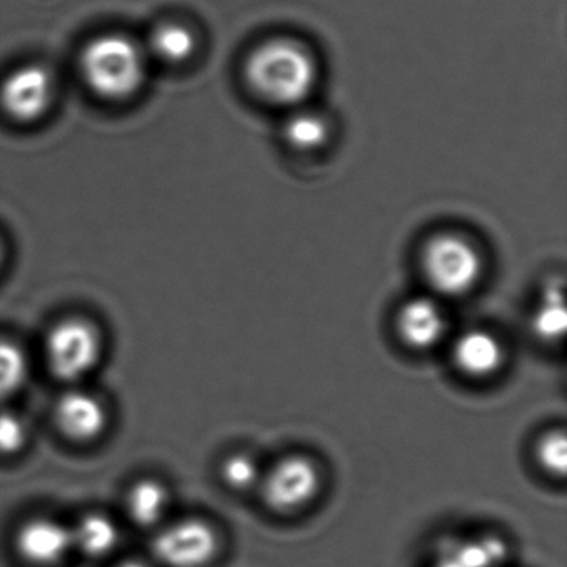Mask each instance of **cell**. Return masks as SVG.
I'll list each match as a JSON object with an SVG mask.
<instances>
[{"label": "cell", "mask_w": 567, "mask_h": 567, "mask_svg": "<svg viewBox=\"0 0 567 567\" xmlns=\"http://www.w3.org/2000/svg\"><path fill=\"white\" fill-rule=\"evenodd\" d=\"M28 426L14 411H0V454L14 456L28 444Z\"/></svg>", "instance_id": "21"}, {"label": "cell", "mask_w": 567, "mask_h": 567, "mask_svg": "<svg viewBox=\"0 0 567 567\" xmlns=\"http://www.w3.org/2000/svg\"><path fill=\"white\" fill-rule=\"evenodd\" d=\"M144 49L148 61L154 59L165 65H182L194 58L197 38L190 28L181 22H164L152 31Z\"/></svg>", "instance_id": "13"}, {"label": "cell", "mask_w": 567, "mask_h": 567, "mask_svg": "<svg viewBox=\"0 0 567 567\" xmlns=\"http://www.w3.org/2000/svg\"><path fill=\"white\" fill-rule=\"evenodd\" d=\"M221 477L231 489L247 491L260 483V467L250 454H230L221 464Z\"/></svg>", "instance_id": "19"}, {"label": "cell", "mask_w": 567, "mask_h": 567, "mask_svg": "<svg viewBox=\"0 0 567 567\" xmlns=\"http://www.w3.org/2000/svg\"><path fill=\"white\" fill-rule=\"evenodd\" d=\"M421 261L427 284L446 297L470 293L483 275V257L476 245L456 231L431 237L424 244Z\"/></svg>", "instance_id": "3"}, {"label": "cell", "mask_w": 567, "mask_h": 567, "mask_svg": "<svg viewBox=\"0 0 567 567\" xmlns=\"http://www.w3.org/2000/svg\"><path fill=\"white\" fill-rule=\"evenodd\" d=\"M251 94L271 107H303L320 84V64L307 42L275 35L251 49L244 65Z\"/></svg>", "instance_id": "1"}, {"label": "cell", "mask_w": 567, "mask_h": 567, "mask_svg": "<svg viewBox=\"0 0 567 567\" xmlns=\"http://www.w3.org/2000/svg\"><path fill=\"white\" fill-rule=\"evenodd\" d=\"M443 553L461 567H499L506 560L507 546L501 537L480 536L473 539L451 540Z\"/></svg>", "instance_id": "17"}, {"label": "cell", "mask_w": 567, "mask_h": 567, "mask_svg": "<svg viewBox=\"0 0 567 567\" xmlns=\"http://www.w3.org/2000/svg\"><path fill=\"white\" fill-rule=\"evenodd\" d=\"M72 543L85 556H105L117 546V524L105 514H85L75 527H72Z\"/></svg>", "instance_id": "16"}, {"label": "cell", "mask_w": 567, "mask_h": 567, "mask_svg": "<svg viewBox=\"0 0 567 567\" xmlns=\"http://www.w3.org/2000/svg\"><path fill=\"white\" fill-rule=\"evenodd\" d=\"M59 431L74 443H92L104 434L109 414L95 394L71 390L59 398L54 408Z\"/></svg>", "instance_id": "9"}, {"label": "cell", "mask_w": 567, "mask_h": 567, "mask_svg": "<svg viewBox=\"0 0 567 567\" xmlns=\"http://www.w3.org/2000/svg\"><path fill=\"white\" fill-rule=\"evenodd\" d=\"M567 324L566 298H564V281L550 278L544 285L539 303L533 315V330L537 338L547 343L564 337Z\"/></svg>", "instance_id": "14"}, {"label": "cell", "mask_w": 567, "mask_h": 567, "mask_svg": "<svg viewBox=\"0 0 567 567\" xmlns=\"http://www.w3.org/2000/svg\"><path fill=\"white\" fill-rule=\"evenodd\" d=\"M433 567H461L453 557L447 556L446 553L441 550L440 556H437L436 563H434Z\"/></svg>", "instance_id": "22"}, {"label": "cell", "mask_w": 567, "mask_h": 567, "mask_svg": "<svg viewBox=\"0 0 567 567\" xmlns=\"http://www.w3.org/2000/svg\"><path fill=\"white\" fill-rule=\"evenodd\" d=\"M74 547L71 527L54 517H32L19 527L16 549L22 559L39 567L61 563Z\"/></svg>", "instance_id": "8"}, {"label": "cell", "mask_w": 567, "mask_h": 567, "mask_svg": "<svg viewBox=\"0 0 567 567\" xmlns=\"http://www.w3.org/2000/svg\"><path fill=\"white\" fill-rule=\"evenodd\" d=\"M2 260H4V247L0 244V265H2Z\"/></svg>", "instance_id": "24"}, {"label": "cell", "mask_w": 567, "mask_h": 567, "mask_svg": "<svg viewBox=\"0 0 567 567\" xmlns=\"http://www.w3.org/2000/svg\"><path fill=\"white\" fill-rule=\"evenodd\" d=\"M102 358V337L85 318H64L45 338V360L58 380L75 383L89 377Z\"/></svg>", "instance_id": "4"}, {"label": "cell", "mask_w": 567, "mask_h": 567, "mask_svg": "<svg viewBox=\"0 0 567 567\" xmlns=\"http://www.w3.org/2000/svg\"><path fill=\"white\" fill-rule=\"evenodd\" d=\"M55 95V79L41 64H24L12 69L0 81V111L18 124L41 121Z\"/></svg>", "instance_id": "5"}, {"label": "cell", "mask_w": 567, "mask_h": 567, "mask_svg": "<svg viewBox=\"0 0 567 567\" xmlns=\"http://www.w3.org/2000/svg\"><path fill=\"white\" fill-rule=\"evenodd\" d=\"M79 71L89 91L109 102L134 97L148 71L144 44L122 32L91 39L79 55Z\"/></svg>", "instance_id": "2"}, {"label": "cell", "mask_w": 567, "mask_h": 567, "mask_svg": "<svg viewBox=\"0 0 567 567\" xmlns=\"http://www.w3.org/2000/svg\"><path fill=\"white\" fill-rule=\"evenodd\" d=\"M285 144L300 154H313L321 151L330 142V121L320 112L311 111L307 105L290 111L284 128Z\"/></svg>", "instance_id": "12"}, {"label": "cell", "mask_w": 567, "mask_h": 567, "mask_svg": "<svg viewBox=\"0 0 567 567\" xmlns=\"http://www.w3.org/2000/svg\"><path fill=\"white\" fill-rule=\"evenodd\" d=\"M117 567H147V564L141 563V560H125V563L118 564Z\"/></svg>", "instance_id": "23"}, {"label": "cell", "mask_w": 567, "mask_h": 567, "mask_svg": "<svg viewBox=\"0 0 567 567\" xmlns=\"http://www.w3.org/2000/svg\"><path fill=\"white\" fill-rule=\"evenodd\" d=\"M396 330L404 344L413 350H430L446 331V318L436 301L411 298L398 310Z\"/></svg>", "instance_id": "10"}, {"label": "cell", "mask_w": 567, "mask_h": 567, "mask_svg": "<svg viewBox=\"0 0 567 567\" xmlns=\"http://www.w3.org/2000/svg\"><path fill=\"white\" fill-rule=\"evenodd\" d=\"M127 513L137 526L152 527L164 519L168 509V491L161 481H137L127 493Z\"/></svg>", "instance_id": "15"}, {"label": "cell", "mask_w": 567, "mask_h": 567, "mask_svg": "<svg viewBox=\"0 0 567 567\" xmlns=\"http://www.w3.org/2000/svg\"><path fill=\"white\" fill-rule=\"evenodd\" d=\"M320 473L308 457H284L270 467L264 480V499L278 513H291L307 506L320 489Z\"/></svg>", "instance_id": "7"}, {"label": "cell", "mask_w": 567, "mask_h": 567, "mask_svg": "<svg viewBox=\"0 0 567 567\" xmlns=\"http://www.w3.org/2000/svg\"><path fill=\"white\" fill-rule=\"evenodd\" d=\"M537 460L547 473L564 476L567 467V440L563 430L550 431L537 444Z\"/></svg>", "instance_id": "20"}, {"label": "cell", "mask_w": 567, "mask_h": 567, "mask_svg": "<svg viewBox=\"0 0 567 567\" xmlns=\"http://www.w3.org/2000/svg\"><path fill=\"white\" fill-rule=\"evenodd\" d=\"M29 361L24 350L8 338H0V404L24 388Z\"/></svg>", "instance_id": "18"}, {"label": "cell", "mask_w": 567, "mask_h": 567, "mask_svg": "<svg viewBox=\"0 0 567 567\" xmlns=\"http://www.w3.org/2000/svg\"><path fill=\"white\" fill-rule=\"evenodd\" d=\"M453 361L470 378H489L503 367L504 348L491 331L467 330L453 344Z\"/></svg>", "instance_id": "11"}, {"label": "cell", "mask_w": 567, "mask_h": 567, "mask_svg": "<svg viewBox=\"0 0 567 567\" xmlns=\"http://www.w3.org/2000/svg\"><path fill=\"white\" fill-rule=\"evenodd\" d=\"M217 530L198 517L168 524L154 540V554L167 567H207L218 553Z\"/></svg>", "instance_id": "6"}]
</instances>
